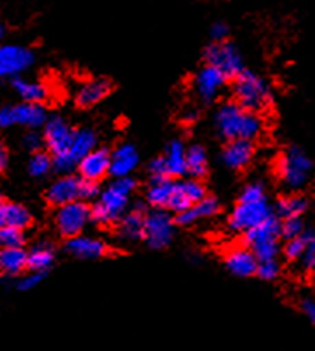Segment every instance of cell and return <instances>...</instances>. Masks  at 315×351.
<instances>
[{
    "label": "cell",
    "mask_w": 315,
    "mask_h": 351,
    "mask_svg": "<svg viewBox=\"0 0 315 351\" xmlns=\"http://www.w3.org/2000/svg\"><path fill=\"white\" fill-rule=\"evenodd\" d=\"M214 123L218 134L226 141H235V139L255 141L265 129V122L258 113L246 112L235 101L220 106L214 115Z\"/></svg>",
    "instance_id": "1"
},
{
    "label": "cell",
    "mask_w": 315,
    "mask_h": 351,
    "mask_svg": "<svg viewBox=\"0 0 315 351\" xmlns=\"http://www.w3.org/2000/svg\"><path fill=\"white\" fill-rule=\"evenodd\" d=\"M233 97L235 103L246 112L258 113L265 112L274 101V94H272L270 86L255 75L253 71L244 70L233 79Z\"/></svg>",
    "instance_id": "2"
},
{
    "label": "cell",
    "mask_w": 315,
    "mask_h": 351,
    "mask_svg": "<svg viewBox=\"0 0 315 351\" xmlns=\"http://www.w3.org/2000/svg\"><path fill=\"white\" fill-rule=\"evenodd\" d=\"M279 178L291 190H301L312 174V160L301 148L291 146L279 158Z\"/></svg>",
    "instance_id": "3"
},
{
    "label": "cell",
    "mask_w": 315,
    "mask_h": 351,
    "mask_svg": "<svg viewBox=\"0 0 315 351\" xmlns=\"http://www.w3.org/2000/svg\"><path fill=\"white\" fill-rule=\"evenodd\" d=\"M176 233L174 217L165 209H154L145 214L143 224V240L150 249L161 250L171 245Z\"/></svg>",
    "instance_id": "4"
},
{
    "label": "cell",
    "mask_w": 315,
    "mask_h": 351,
    "mask_svg": "<svg viewBox=\"0 0 315 351\" xmlns=\"http://www.w3.org/2000/svg\"><path fill=\"white\" fill-rule=\"evenodd\" d=\"M129 197L110 184L102 195L100 200L91 207V221L100 226H112L120 221L129 209Z\"/></svg>",
    "instance_id": "5"
},
{
    "label": "cell",
    "mask_w": 315,
    "mask_h": 351,
    "mask_svg": "<svg viewBox=\"0 0 315 351\" xmlns=\"http://www.w3.org/2000/svg\"><path fill=\"white\" fill-rule=\"evenodd\" d=\"M204 61L207 66L216 68L220 73H223L229 79H235L237 75L244 71V61L239 49L232 42H213L209 47L204 51Z\"/></svg>",
    "instance_id": "6"
},
{
    "label": "cell",
    "mask_w": 315,
    "mask_h": 351,
    "mask_svg": "<svg viewBox=\"0 0 315 351\" xmlns=\"http://www.w3.org/2000/svg\"><path fill=\"white\" fill-rule=\"evenodd\" d=\"M274 216L268 198L263 200H239L230 216L229 226L235 233H246L248 230L255 228L259 223Z\"/></svg>",
    "instance_id": "7"
},
{
    "label": "cell",
    "mask_w": 315,
    "mask_h": 351,
    "mask_svg": "<svg viewBox=\"0 0 315 351\" xmlns=\"http://www.w3.org/2000/svg\"><path fill=\"white\" fill-rule=\"evenodd\" d=\"M47 112L44 105L35 103H19L16 106H4L0 110V129L11 128V125H21L30 131L44 128L47 122Z\"/></svg>",
    "instance_id": "8"
},
{
    "label": "cell",
    "mask_w": 315,
    "mask_h": 351,
    "mask_svg": "<svg viewBox=\"0 0 315 351\" xmlns=\"http://www.w3.org/2000/svg\"><path fill=\"white\" fill-rule=\"evenodd\" d=\"M98 145V138L91 129H79L73 132V141H71L70 149L65 155L53 157V169H56L61 174L68 176L71 171H75L79 162L91 154Z\"/></svg>",
    "instance_id": "9"
},
{
    "label": "cell",
    "mask_w": 315,
    "mask_h": 351,
    "mask_svg": "<svg viewBox=\"0 0 315 351\" xmlns=\"http://www.w3.org/2000/svg\"><path fill=\"white\" fill-rule=\"evenodd\" d=\"M54 221H56V228L61 237H65L67 240L79 237L91 223V207L82 200L61 206L58 207Z\"/></svg>",
    "instance_id": "10"
},
{
    "label": "cell",
    "mask_w": 315,
    "mask_h": 351,
    "mask_svg": "<svg viewBox=\"0 0 315 351\" xmlns=\"http://www.w3.org/2000/svg\"><path fill=\"white\" fill-rule=\"evenodd\" d=\"M73 129L65 122L61 117H49L44 125V141L47 146V154L51 157H60L70 149L71 141H73Z\"/></svg>",
    "instance_id": "11"
},
{
    "label": "cell",
    "mask_w": 315,
    "mask_h": 351,
    "mask_svg": "<svg viewBox=\"0 0 315 351\" xmlns=\"http://www.w3.org/2000/svg\"><path fill=\"white\" fill-rule=\"evenodd\" d=\"M34 53L23 45H0V79L18 77L34 64Z\"/></svg>",
    "instance_id": "12"
},
{
    "label": "cell",
    "mask_w": 315,
    "mask_h": 351,
    "mask_svg": "<svg viewBox=\"0 0 315 351\" xmlns=\"http://www.w3.org/2000/svg\"><path fill=\"white\" fill-rule=\"evenodd\" d=\"M226 86V77L216 70V68L204 66L194 79V90L202 103L216 101L220 94Z\"/></svg>",
    "instance_id": "13"
},
{
    "label": "cell",
    "mask_w": 315,
    "mask_h": 351,
    "mask_svg": "<svg viewBox=\"0 0 315 351\" xmlns=\"http://www.w3.org/2000/svg\"><path fill=\"white\" fill-rule=\"evenodd\" d=\"M110 157H112V154L108 149L94 148L77 165L80 172V180L100 183L110 172Z\"/></svg>",
    "instance_id": "14"
},
{
    "label": "cell",
    "mask_w": 315,
    "mask_h": 351,
    "mask_svg": "<svg viewBox=\"0 0 315 351\" xmlns=\"http://www.w3.org/2000/svg\"><path fill=\"white\" fill-rule=\"evenodd\" d=\"M80 190H82V180L75 176H63L56 183H53L47 190V202L54 207L67 206V204L80 200Z\"/></svg>",
    "instance_id": "15"
},
{
    "label": "cell",
    "mask_w": 315,
    "mask_h": 351,
    "mask_svg": "<svg viewBox=\"0 0 315 351\" xmlns=\"http://www.w3.org/2000/svg\"><path fill=\"white\" fill-rule=\"evenodd\" d=\"M67 252L77 259H86V261H93V259H102L108 256L110 247L106 242L100 239H93V237L79 235L73 239H68L67 245H65Z\"/></svg>",
    "instance_id": "16"
},
{
    "label": "cell",
    "mask_w": 315,
    "mask_h": 351,
    "mask_svg": "<svg viewBox=\"0 0 315 351\" xmlns=\"http://www.w3.org/2000/svg\"><path fill=\"white\" fill-rule=\"evenodd\" d=\"M147 206L143 202H138L131 210L120 217L117 223V233L120 239L128 242H138L143 240V224H145V214H147Z\"/></svg>",
    "instance_id": "17"
},
{
    "label": "cell",
    "mask_w": 315,
    "mask_h": 351,
    "mask_svg": "<svg viewBox=\"0 0 315 351\" xmlns=\"http://www.w3.org/2000/svg\"><path fill=\"white\" fill-rule=\"evenodd\" d=\"M222 158L226 167L233 169V171H242L255 158V145L253 141H244V139L229 141V145L223 149Z\"/></svg>",
    "instance_id": "18"
},
{
    "label": "cell",
    "mask_w": 315,
    "mask_h": 351,
    "mask_svg": "<svg viewBox=\"0 0 315 351\" xmlns=\"http://www.w3.org/2000/svg\"><path fill=\"white\" fill-rule=\"evenodd\" d=\"M225 266L235 277L248 278L253 277L256 273L258 261H256L255 254H253L248 247H237V249L230 250L229 254H226Z\"/></svg>",
    "instance_id": "19"
},
{
    "label": "cell",
    "mask_w": 315,
    "mask_h": 351,
    "mask_svg": "<svg viewBox=\"0 0 315 351\" xmlns=\"http://www.w3.org/2000/svg\"><path fill=\"white\" fill-rule=\"evenodd\" d=\"M139 155L132 145H122L110 157V172L113 178H128L138 167Z\"/></svg>",
    "instance_id": "20"
},
{
    "label": "cell",
    "mask_w": 315,
    "mask_h": 351,
    "mask_svg": "<svg viewBox=\"0 0 315 351\" xmlns=\"http://www.w3.org/2000/svg\"><path fill=\"white\" fill-rule=\"evenodd\" d=\"M112 93V84L106 79H93L84 84L75 96L79 108H93Z\"/></svg>",
    "instance_id": "21"
},
{
    "label": "cell",
    "mask_w": 315,
    "mask_h": 351,
    "mask_svg": "<svg viewBox=\"0 0 315 351\" xmlns=\"http://www.w3.org/2000/svg\"><path fill=\"white\" fill-rule=\"evenodd\" d=\"M218 210H220V204H218L216 198L206 197V198H202L200 202H197V204H194L191 207H188V209L183 210V213L176 214V217H174V223H176L178 226H191V224H196L197 221L216 216Z\"/></svg>",
    "instance_id": "22"
},
{
    "label": "cell",
    "mask_w": 315,
    "mask_h": 351,
    "mask_svg": "<svg viewBox=\"0 0 315 351\" xmlns=\"http://www.w3.org/2000/svg\"><path fill=\"white\" fill-rule=\"evenodd\" d=\"M12 89L16 90L23 103H35V105H44L49 99V87L42 82H34V80L21 79L16 77L12 80Z\"/></svg>",
    "instance_id": "23"
},
{
    "label": "cell",
    "mask_w": 315,
    "mask_h": 351,
    "mask_svg": "<svg viewBox=\"0 0 315 351\" xmlns=\"http://www.w3.org/2000/svg\"><path fill=\"white\" fill-rule=\"evenodd\" d=\"M279 239H281V221L275 216H270L268 219L259 223L258 226H255V228L248 230L244 233V242L248 245V249L256 245V243L274 242V240Z\"/></svg>",
    "instance_id": "24"
},
{
    "label": "cell",
    "mask_w": 315,
    "mask_h": 351,
    "mask_svg": "<svg viewBox=\"0 0 315 351\" xmlns=\"http://www.w3.org/2000/svg\"><path fill=\"white\" fill-rule=\"evenodd\" d=\"M25 269L27 265V250L23 249H0V271L5 277H18Z\"/></svg>",
    "instance_id": "25"
},
{
    "label": "cell",
    "mask_w": 315,
    "mask_h": 351,
    "mask_svg": "<svg viewBox=\"0 0 315 351\" xmlns=\"http://www.w3.org/2000/svg\"><path fill=\"white\" fill-rule=\"evenodd\" d=\"M54 259H56V250L51 243L42 242L27 252V265L30 271L45 273L54 265Z\"/></svg>",
    "instance_id": "26"
},
{
    "label": "cell",
    "mask_w": 315,
    "mask_h": 351,
    "mask_svg": "<svg viewBox=\"0 0 315 351\" xmlns=\"http://www.w3.org/2000/svg\"><path fill=\"white\" fill-rule=\"evenodd\" d=\"M185 154H187V148H185L183 141H173L169 143L167 149H165L164 164L165 171H167V178H181V176L187 174V167H185Z\"/></svg>",
    "instance_id": "27"
},
{
    "label": "cell",
    "mask_w": 315,
    "mask_h": 351,
    "mask_svg": "<svg viewBox=\"0 0 315 351\" xmlns=\"http://www.w3.org/2000/svg\"><path fill=\"white\" fill-rule=\"evenodd\" d=\"M174 191V181L164 178V180H152L147 190V204L154 209H167L171 195Z\"/></svg>",
    "instance_id": "28"
},
{
    "label": "cell",
    "mask_w": 315,
    "mask_h": 351,
    "mask_svg": "<svg viewBox=\"0 0 315 351\" xmlns=\"http://www.w3.org/2000/svg\"><path fill=\"white\" fill-rule=\"evenodd\" d=\"M308 198L303 195H289L279 200L277 207H275V217L281 219H289V217H301L308 210Z\"/></svg>",
    "instance_id": "29"
},
{
    "label": "cell",
    "mask_w": 315,
    "mask_h": 351,
    "mask_svg": "<svg viewBox=\"0 0 315 351\" xmlns=\"http://www.w3.org/2000/svg\"><path fill=\"white\" fill-rule=\"evenodd\" d=\"M185 167L187 174H190L194 180H200L207 172V154L200 145H194L187 148L185 154Z\"/></svg>",
    "instance_id": "30"
},
{
    "label": "cell",
    "mask_w": 315,
    "mask_h": 351,
    "mask_svg": "<svg viewBox=\"0 0 315 351\" xmlns=\"http://www.w3.org/2000/svg\"><path fill=\"white\" fill-rule=\"evenodd\" d=\"M32 223V214L27 207L19 206V204H8L4 206V213H2V228L9 226V228L25 230L28 228Z\"/></svg>",
    "instance_id": "31"
},
{
    "label": "cell",
    "mask_w": 315,
    "mask_h": 351,
    "mask_svg": "<svg viewBox=\"0 0 315 351\" xmlns=\"http://www.w3.org/2000/svg\"><path fill=\"white\" fill-rule=\"evenodd\" d=\"M314 242H315L314 230H305L298 239L285 240V245L284 249H282V252H284L288 261H300V258L303 256L307 247Z\"/></svg>",
    "instance_id": "32"
},
{
    "label": "cell",
    "mask_w": 315,
    "mask_h": 351,
    "mask_svg": "<svg viewBox=\"0 0 315 351\" xmlns=\"http://www.w3.org/2000/svg\"><path fill=\"white\" fill-rule=\"evenodd\" d=\"M51 169H53V157L47 152H37L28 162V172L34 178H44L45 174H49Z\"/></svg>",
    "instance_id": "33"
},
{
    "label": "cell",
    "mask_w": 315,
    "mask_h": 351,
    "mask_svg": "<svg viewBox=\"0 0 315 351\" xmlns=\"http://www.w3.org/2000/svg\"><path fill=\"white\" fill-rule=\"evenodd\" d=\"M176 186H178V190H180L181 193L187 197V200L191 204V206L197 202H200L202 198L207 197L206 188H204V184L200 183L199 180L180 181V183H176Z\"/></svg>",
    "instance_id": "34"
},
{
    "label": "cell",
    "mask_w": 315,
    "mask_h": 351,
    "mask_svg": "<svg viewBox=\"0 0 315 351\" xmlns=\"http://www.w3.org/2000/svg\"><path fill=\"white\" fill-rule=\"evenodd\" d=\"M253 254H255L256 261H274L277 259L279 252H281V245H279V240L274 242H261L256 243V245L249 247Z\"/></svg>",
    "instance_id": "35"
},
{
    "label": "cell",
    "mask_w": 315,
    "mask_h": 351,
    "mask_svg": "<svg viewBox=\"0 0 315 351\" xmlns=\"http://www.w3.org/2000/svg\"><path fill=\"white\" fill-rule=\"evenodd\" d=\"M25 245V233L21 230L0 228V249H21Z\"/></svg>",
    "instance_id": "36"
},
{
    "label": "cell",
    "mask_w": 315,
    "mask_h": 351,
    "mask_svg": "<svg viewBox=\"0 0 315 351\" xmlns=\"http://www.w3.org/2000/svg\"><path fill=\"white\" fill-rule=\"evenodd\" d=\"M305 232V224L301 217H289L281 221V237L284 240L298 239Z\"/></svg>",
    "instance_id": "37"
},
{
    "label": "cell",
    "mask_w": 315,
    "mask_h": 351,
    "mask_svg": "<svg viewBox=\"0 0 315 351\" xmlns=\"http://www.w3.org/2000/svg\"><path fill=\"white\" fill-rule=\"evenodd\" d=\"M279 273H281V266H279L277 259H274V261H259L255 275H258L261 280L272 282L279 277Z\"/></svg>",
    "instance_id": "38"
},
{
    "label": "cell",
    "mask_w": 315,
    "mask_h": 351,
    "mask_svg": "<svg viewBox=\"0 0 315 351\" xmlns=\"http://www.w3.org/2000/svg\"><path fill=\"white\" fill-rule=\"evenodd\" d=\"M21 145L23 148L27 149V152H30V154H37V152H42V148L45 146L44 136L38 131H28L27 134L23 136Z\"/></svg>",
    "instance_id": "39"
},
{
    "label": "cell",
    "mask_w": 315,
    "mask_h": 351,
    "mask_svg": "<svg viewBox=\"0 0 315 351\" xmlns=\"http://www.w3.org/2000/svg\"><path fill=\"white\" fill-rule=\"evenodd\" d=\"M44 277H45V273L30 271L28 275H25V277L19 278V280L16 282V289H18V291H23V292L32 291V289H35L42 280H44Z\"/></svg>",
    "instance_id": "40"
},
{
    "label": "cell",
    "mask_w": 315,
    "mask_h": 351,
    "mask_svg": "<svg viewBox=\"0 0 315 351\" xmlns=\"http://www.w3.org/2000/svg\"><path fill=\"white\" fill-rule=\"evenodd\" d=\"M211 38H213V42H225L229 40V34H230V28L226 23L223 21H216L211 27Z\"/></svg>",
    "instance_id": "41"
},
{
    "label": "cell",
    "mask_w": 315,
    "mask_h": 351,
    "mask_svg": "<svg viewBox=\"0 0 315 351\" xmlns=\"http://www.w3.org/2000/svg\"><path fill=\"white\" fill-rule=\"evenodd\" d=\"M148 172H150L152 180H164V178H167L164 158L159 157L155 158V160H152L150 165H148ZM169 180H171V178H169Z\"/></svg>",
    "instance_id": "42"
},
{
    "label": "cell",
    "mask_w": 315,
    "mask_h": 351,
    "mask_svg": "<svg viewBox=\"0 0 315 351\" xmlns=\"http://www.w3.org/2000/svg\"><path fill=\"white\" fill-rule=\"evenodd\" d=\"M112 186L117 188L119 191H122V193L131 195L132 191L136 190V181L132 180L131 176H128V178H115L112 183Z\"/></svg>",
    "instance_id": "43"
},
{
    "label": "cell",
    "mask_w": 315,
    "mask_h": 351,
    "mask_svg": "<svg viewBox=\"0 0 315 351\" xmlns=\"http://www.w3.org/2000/svg\"><path fill=\"white\" fill-rule=\"evenodd\" d=\"M300 263H301V268L305 269V271H312L315 266V242L310 243V245L307 247V250L303 252V256L300 258Z\"/></svg>",
    "instance_id": "44"
},
{
    "label": "cell",
    "mask_w": 315,
    "mask_h": 351,
    "mask_svg": "<svg viewBox=\"0 0 315 351\" xmlns=\"http://www.w3.org/2000/svg\"><path fill=\"white\" fill-rule=\"evenodd\" d=\"M300 308H301V311H303L305 317H307L308 320L314 324V322H315V303H314V299L305 298L303 301L300 303Z\"/></svg>",
    "instance_id": "45"
},
{
    "label": "cell",
    "mask_w": 315,
    "mask_h": 351,
    "mask_svg": "<svg viewBox=\"0 0 315 351\" xmlns=\"http://www.w3.org/2000/svg\"><path fill=\"white\" fill-rule=\"evenodd\" d=\"M197 119H199V112H197L196 108L185 110L183 115H181V120H183L185 123H194L197 122Z\"/></svg>",
    "instance_id": "46"
},
{
    "label": "cell",
    "mask_w": 315,
    "mask_h": 351,
    "mask_svg": "<svg viewBox=\"0 0 315 351\" xmlns=\"http://www.w3.org/2000/svg\"><path fill=\"white\" fill-rule=\"evenodd\" d=\"M9 164V154H8V148H5L2 143H0V174L5 171Z\"/></svg>",
    "instance_id": "47"
},
{
    "label": "cell",
    "mask_w": 315,
    "mask_h": 351,
    "mask_svg": "<svg viewBox=\"0 0 315 351\" xmlns=\"http://www.w3.org/2000/svg\"><path fill=\"white\" fill-rule=\"evenodd\" d=\"M4 206H5V200L2 198V195H0V228H2V213H4Z\"/></svg>",
    "instance_id": "48"
},
{
    "label": "cell",
    "mask_w": 315,
    "mask_h": 351,
    "mask_svg": "<svg viewBox=\"0 0 315 351\" xmlns=\"http://www.w3.org/2000/svg\"><path fill=\"white\" fill-rule=\"evenodd\" d=\"M2 37H4V27L0 25V40H2Z\"/></svg>",
    "instance_id": "49"
}]
</instances>
